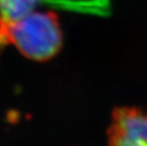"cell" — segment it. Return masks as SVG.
<instances>
[{
    "mask_svg": "<svg viewBox=\"0 0 147 146\" xmlns=\"http://www.w3.org/2000/svg\"><path fill=\"white\" fill-rule=\"evenodd\" d=\"M13 45L25 57L48 61L60 51L63 34L52 11L30 12L11 23H0V46Z\"/></svg>",
    "mask_w": 147,
    "mask_h": 146,
    "instance_id": "6da1fadb",
    "label": "cell"
},
{
    "mask_svg": "<svg viewBox=\"0 0 147 146\" xmlns=\"http://www.w3.org/2000/svg\"><path fill=\"white\" fill-rule=\"evenodd\" d=\"M108 141L110 146H147V111L137 107L116 108Z\"/></svg>",
    "mask_w": 147,
    "mask_h": 146,
    "instance_id": "7a4b0ae2",
    "label": "cell"
},
{
    "mask_svg": "<svg viewBox=\"0 0 147 146\" xmlns=\"http://www.w3.org/2000/svg\"><path fill=\"white\" fill-rule=\"evenodd\" d=\"M42 0H0V23H11L32 12Z\"/></svg>",
    "mask_w": 147,
    "mask_h": 146,
    "instance_id": "3957f363",
    "label": "cell"
}]
</instances>
